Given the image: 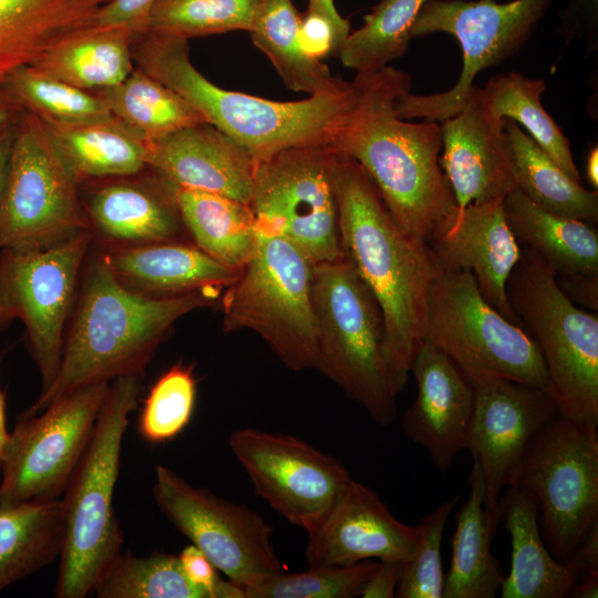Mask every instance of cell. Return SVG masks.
Returning <instances> with one entry per match:
<instances>
[{"label": "cell", "instance_id": "cell-32", "mask_svg": "<svg viewBox=\"0 0 598 598\" xmlns=\"http://www.w3.org/2000/svg\"><path fill=\"white\" fill-rule=\"evenodd\" d=\"M64 526L61 497L0 508V592L60 558Z\"/></svg>", "mask_w": 598, "mask_h": 598}, {"label": "cell", "instance_id": "cell-8", "mask_svg": "<svg viewBox=\"0 0 598 598\" xmlns=\"http://www.w3.org/2000/svg\"><path fill=\"white\" fill-rule=\"evenodd\" d=\"M311 299L321 373L379 425H390L398 395L383 355L384 326L374 296L344 257L313 266Z\"/></svg>", "mask_w": 598, "mask_h": 598}, {"label": "cell", "instance_id": "cell-55", "mask_svg": "<svg viewBox=\"0 0 598 598\" xmlns=\"http://www.w3.org/2000/svg\"><path fill=\"white\" fill-rule=\"evenodd\" d=\"M25 111L0 87V130L16 124Z\"/></svg>", "mask_w": 598, "mask_h": 598}, {"label": "cell", "instance_id": "cell-13", "mask_svg": "<svg viewBox=\"0 0 598 598\" xmlns=\"http://www.w3.org/2000/svg\"><path fill=\"white\" fill-rule=\"evenodd\" d=\"M598 426L560 416L530 442L516 484L536 499L551 555L565 561L598 522Z\"/></svg>", "mask_w": 598, "mask_h": 598}, {"label": "cell", "instance_id": "cell-31", "mask_svg": "<svg viewBox=\"0 0 598 598\" xmlns=\"http://www.w3.org/2000/svg\"><path fill=\"white\" fill-rule=\"evenodd\" d=\"M47 127L79 184L136 175L147 168V142L116 117Z\"/></svg>", "mask_w": 598, "mask_h": 598}, {"label": "cell", "instance_id": "cell-36", "mask_svg": "<svg viewBox=\"0 0 598 598\" xmlns=\"http://www.w3.org/2000/svg\"><path fill=\"white\" fill-rule=\"evenodd\" d=\"M546 87L543 79L508 72L492 76L484 87H478V93L494 118H508L520 124L569 177L581 182L568 138L543 106L542 95Z\"/></svg>", "mask_w": 598, "mask_h": 598}, {"label": "cell", "instance_id": "cell-17", "mask_svg": "<svg viewBox=\"0 0 598 598\" xmlns=\"http://www.w3.org/2000/svg\"><path fill=\"white\" fill-rule=\"evenodd\" d=\"M228 445L255 493L307 533L352 480L339 460L292 435L241 427Z\"/></svg>", "mask_w": 598, "mask_h": 598}, {"label": "cell", "instance_id": "cell-2", "mask_svg": "<svg viewBox=\"0 0 598 598\" xmlns=\"http://www.w3.org/2000/svg\"><path fill=\"white\" fill-rule=\"evenodd\" d=\"M333 183L344 255L381 310L383 355L398 395L423 341L429 293L439 267L427 244L398 226L361 165L338 150Z\"/></svg>", "mask_w": 598, "mask_h": 598}, {"label": "cell", "instance_id": "cell-26", "mask_svg": "<svg viewBox=\"0 0 598 598\" xmlns=\"http://www.w3.org/2000/svg\"><path fill=\"white\" fill-rule=\"evenodd\" d=\"M501 523L511 536V568L502 582V598H563L579 578L567 561L556 559L540 532L535 497L520 486L507 487L499 498Z\"/></svg>", "mask_w": 598, "mask_h": 598}, {"label": "cell", "instance_id": "cell-46", "mask_svg": "<svg viewBox=\"0 0 598 598\" xmlns=\"http://www.w3.org/2000/svg\"><path fill=\"white\" fill-rule=\"evenodd\" d=\"M564 45L584 41L585 56L598 49V0H569L557 29Z\"/></svg>", "mask_w": 598, "mask_h": 598}, {"label": "cell", "instance_id": "cell-4", "mask_svg": "<svg viewBox=\"0 0 598 598\" xmlns=\"http://www.w3.org/2000/svg\"><path fill=\"white\" fill-rule=\"evenodd\" d=\"M133 59L245 148L255 164L291 147L333 145L358 100L355 83L342 78L332 89L299 101L225 90L194 66L187 40L152 31L135 35Z\"/></svg>", "mask_w": 598, "mask_h": 598}, {"label": "cell", "instance_id": "cell-29", "mask_svg": "<svg viewBox=\"0 0 598 598\" xmlns=\"http://www.w3.org/2000/svg\"><path fill=\"white\" fill-rule=\"evenodd\" d=\"M503 206L518 244L535 250L556 276H598V234L592 224L551 213L517 187L504 197Z\"/></svg>", "mask_w": 598, "mask_h": 598}, {"label": "cell", "instance_id": "cell-56", "mask_svg": "<svg viewBox=\"0 0 598 598\" xmlns=\"http://www.w3.org/2000/svg\"><path fill=\"white\" fill-rule=\"evenodd\" d=\"M586 179L597 190L598 188V147H592L586 158Z\"/></svg>", "mask_w": 598, "mask_h": 598}, {"label": "cell", "instance_id": "cell-39", "mask_svg": "<svg viewBox=\"0 0 598 598\" xmlns=\"http://www.w3.org/2000/svg\"><path fill=\"white\" fill-rule=\"evenodd\" d=\"M426 0H380L364 16L361 28L351 31L338 56L357 74L379 71L405 54L410 30Z\"/></svg>", "mask_w": 598, "mask_h": 598}, {"label": "cell", "instance_id": "cell-28", "mask_svg": "<svg viewBox=\"0 0 598 598\" xmlns=\"http://www.w3.org/2000/svg\"><path fill=\"white\" fill-rule=\"evenodd\" d=\"M468 482V497L456 513L442 598H494L505 577L491 548L501 519L485 506L483 474L474 462Z\"/></svg>", "mask_w": 598, "mask_h": 598}, {"label": "cell", "instance_id": "cell-25", "mask_svg": "<svg viewBox=\"0 0 598 598\" xmlns=\"http://www.w3.org/2000/svg\"><path fill=\"white\" fill-rule=\"evenodd\" d=\"M117 281L130 291L167 298L230 286L239 270L196 245L178 240L103 249Z\"/></svg>", "mask_w": 598, "mask_h": 598}, {"label": "cell", "instance_id": "cell-54", "mask_svg": "<svg viewBox=\"0 0 598 598\" xmlns=\"http://www.w3.org/2000/svg\"><path fill=\"white\" fill-rule=\"evenodd\" d=\"M567 596L573 598H597L598 570H589L584 573L577 579Z\"/></svg>", "mask_w": 598, "mask_h": 598}, {"label": "cell", "instance_id": "cell-43", "mask_svg": "<svg viewBox=\"0 0 598 598\" xmlns=\"http://www.w3.org/2000/svg\"><path fill=\"white\" fill-rule=\"evenodd\" d=\"M378 563L309 567L306 571H281L245 589L246 598H353Z\"/></svg>", "mask_w": 598, "mask_h": 598}, {"label": "cell", "instance_id": "cell-9", "mask_svg": "<svg viewBox=\"0 0 598 598\" xmlns=\"http://www.w3.org/2000/svg\"><path fill=\"white\" fill-rule=\"evenodd\" d=\"M423 340L445 353L466 378L497 377L548 390L532 336L494 309L467 270H444L432 283Z\"/></svg>", "mask_w": 598, "mask_h": 598}, {"label": "cell", "instance_id": "cell-20", "mask_svg": "<svg viewBox=\"0 0 598 598\" xmlns=\"http://www.w3.org/2000/svg\"><path fill=\"white\" fill-rule=\"evenodd\" d=\"M503 199L474 202L457 210L427 246L440 269L472 272L484 299L507 320L522 326L506 291L522 247L506 220Z\"/></svg>", "mask_w": 598, "mask_h": 598}, {"label": "cell", "instance_id": "cell-47", "mask_svg": "<svg viewBox=\"0 0 598 598\" xmlns=\"http://www.w3.org/2000/svg\"><path fill=\"white\" fill-rule=\"evenodd\" d=\"M347 37L323 14L309 9L301 13L299 39L309 56L321 61L330 54H338Z\"/></svg>", "mask_w": 598, "mask_h": 598}, {"label": "cell", "instance_id": "cell-57", "mask_svg": "<svg viewBox=\"0 0 598 598\" xmlns=\"http://www.w3.org/2000/svg\"><path fill=\"white\" fill-rule=\"evenodd\" d=\"M7 403L6 395L0 388V461L10 433L7 429Z\"/></svg>", "mask_w": 598, "mask_h": 598}, {"label": "cell", "instance_id": "cell-52", "mask_svg": "<svg viewBox=\"0 0 598 598\" xmlns=\"http://www.w3.org/2000/svg\"><path fill=\"white\" fill-rule=\"evenodd\" d=\"M18 123V122H17ZM16 124L0 130V210L7 183Z\"/></svg>", "mask_w": 598, "mask_h": 598}, {"label": "cell", "instance_id": "cell-12", "mask_svg": "<svg viewBox=\"0 0 598 598\" xmlns=\"http://www.w3.org/2000/svg\"><path fill=\"white\" fill-rule=\"evenodd\" d=\"M333 145L291 147L256 164L257 228L293 243L313 265L346 257L333 183Z\"/></svg>", "mask_w": 598, "mask_h": 598}, {"label": "cell", "instance_id": "cell-41", "mask_svg": "<svg viewBox=\"0 0 598 598\" xmlns=\"http://www.w3.org/2000/svg\"><path fill=\"white\" fill-rule=\"evenodd\" d=\"M259 0H155L146 31L185 40L249 32Z\"/></svg>", "mask_w": 598, "mask_h": 598}, {"label": "cell", "instance_id": "cell-5", "mask_svg": "<svg viewBox=\"0 0 598 598\" xmlns=\"http://www.w3.org/2000/svg\"><path fill=\"white\" fill-rule=\"evenodd\" d=\"M141 375L111 383L91 441L61 496L64 540L55 597L85 598L122 553L123 534L113 506L122 442L143 389Z\"/></svg>", "mask_w": 598, "mask_h": 598}, {"label": "cell", "instance_id": "cell-53", "mask_svg": "<svg viewBox=\"0 0 598 598\" xmlns=\"http://www.w3.org/2000/svg\"><path fill=\"white\" fill-rule=\"evenodd\" d=\"M307 9L319 12L330 19L346 35H349L351 32L349 20L339 13L333 0H308Z\"/></svg>", "mask_w": 598, "mask_h": 598}, {"label": "cell", "instance_id": "cell-38", "mask_svg": "<svg viewBox=\"0 0 598 598\" xmlns=\"http://www.w3.org/2000/svg\"><path fill=\"white\" fill-rule=\"evenodd\" d=\"M1 89L47 126H76L115 117L100 94L45 76L30 65L9 74Z\"/></svg>", "mask_w": 598, "mask_h": 598}, {"label": "cell", "instance_id": "cell-22", "mask_svg": "<svg viewBox=\"0 0 598 598\" xmlns=\"http://www.w3.org/2000/svg\"><path fill=\"white\" fill-rule=\"evenodd\" d=\"M503 122L488 113L475 85L464 107L440 122V166L458 210L474 202L504 198L516 188Z\"/></svg>", "mask_w": 598, "mask_h": 598}, {"label": "cell", "instance_id": "cell-40", "mask_svg": "<svg viewBox=\"0 0 598 598\" xmlns=\"http://www.w3.org/2000/svg\"><path fill=\"white\" fill-rule=\"evenodd\" d=\"M99 598H208L184 575L177 555L121 553L96 581Z\"/></svg>", "mask_w": 598, "mask_h": 598}, {"label": "cell", "instance_id": "cell-51", "mask_svg": "<svg viewBox=\"0 0 598 598\" xmlns=\"http://www.w3.org/2000/svg\"><path fill=\"white\" fill-rule=\"evenodd\" d=\"M565 561L577 570L579 577L586 571L598 570V522Z\"/></svg>", "mask_w": 598, "mask_h": 598}, {"label": "cell", "instance_id": "cell-15", "mask_svg": "<svg viewBox=\"0 0 598 598\" xmlns=\"http://www.w3.org/2000/svg\"><path fill=\"white\" fill-rule=\"evenodd\" d=\"M111 383L72 390L20 415L1 461L0 508L60 498L93 435Z\"/></svg>", "mask_w": 598, "mask_h": 598}, {"label": "cell", "instance_id": "cell-16", "mask_svg": "<svg viewBox=\"0 0 598 598\" xmlns=\"http://www.w3.org/2000/svg\"><path fill=\"white\" fill-rule=\"evenodd\" d=\"M153 493L163 515L234 584L246 589L283 571L272 528L257 512L193 486L165 465L155 467Z\"/></svg>", "mask_w": 598, "mask_h": 598}, {"label": "cell", "instance_id": "cell-6", "mask_svg": "<svg viewBox=\"0 0 598 598\" xmlns=\"http://www.w3.org/2000/svg\"><path fill=\"white\" fill-rule=\"evenodd\" d=\"M509 305L537 343L558 415L598 426V316L578 308L559 288L553 268L533 249L506 285Z\"/></svg>", "mask_w": 598, "mask_h": 598}, {"label": "cell", "instance_id": "cell-11", "mask_svg": "<svg viewBox=\"0 0 598 598\" xmlns=\"http://www.w3.org/2000/svg\"><path fill=\"white\" fill-rule=\"evenodd\" d=\"M78 185L45 124L25 111L14 131L0 249L48 248L90 230Z\"/></svg>", "mask_w": 598, "mask_h": 598}, {"label": "cell", "instance_id": "cell-24", "mask_svg": "<svg viewBox=\"0 0 598 598\" xmlns=\"http://www.w3.org/2000/svg\"><path fill=\"white\" fill-rule=\"evenodd\" d=\"M136 175L99 179L82 200L93 237L106 248L177 240L184 227L175 186L155 173Z\"/></svg>", "mask_w": 598, "mask_h": 598}, {"label": "cell", "instance_id": "cell-27", "mask_svg": "<svg viewBox=\"0 0 598 598\" xmlns=\"http://www.w3.org/2000/svg\"><path fill=\"white\" fill-rule=\"evenodd\" d=\"M111 0H0V87L66 37L94 24Z\"/></svg>", "mask_w": 598, "mask_h": 598}, {"label": "cell", "instance_id": "cell-10", "mask_svg": "<svg viewBox=\"0 0 598 598\" xmlns=\"http://www.w3.org/2000/svg\"><path fill=\"white\" fill-rule=\"evenodd\" d=\"M555 1L426 0L411 27V39L437 32L453 35L463 66L450 90L425 95L403 92L395 101L398 116L442 122L458 113L475 76L523 48Z\"/></svg>", "mask_w": 598, "mask_h": 598}, {"label": "cell", "instance_id": "cell-1", "mask_svg": "<svg viewBox=\"0 0 598 598\" xmlns=\"http://www.w3.org/2000/svg\"><path fill=\"white\" fill-rule=\"evenodd\" d=\"M353 82L358 100L333 146L361 165L398 226L427 244L458 210L440 166V122L398 116L395 101L411 90L401 70L386 65Z\"/></svg>", "mask_w": 598, "mask_h": 598}, {"label": "cell", "instance_id": "cell-18", "mask_svg": "<svg viewBox=\"0 0 598 598\" xmlns=\"http://www.w3.org/2000/svg\"><path fill=\"white\" fill-rule=\"evenodd\" d=\"M468 380L474 388V406L465 450L482 471L487 511L501 519L502 491L515 486L530 442L559 415L544 389L497 377Z\"/></svg>", "mask_w": 598, "mask_h": 598}, {"label": "cell", "instance_id": "cell-34", "mask_svg": "<svg viewBox=\"0 0 598 598\" xmlns=\"http://www.w3.org/2000/svg\"><path fill=\"white\" fill-rule=\"evenodd\" d=\"M503 127L509 145L516 187L540 207L589 224L598 219V192L569 177L512 120Z\"/></svg>", "mask_w": 598, "mask_h": 598}, {"label": "cell", "instance_id": "cell-49", "mask_svg": "<svg viewBox=\"0 0 598 598\" xmlns=\"http://www.w3.org/2000/svg\"><path fill=\"white\" fill-rule=\"evenodd\" d=\"M404 561L394 558L379 559L373 573L363 586L362 598H393L403 574Z\"/></svg>", "mask_w": 598, "mask_h": 598}, {"label": "cell", "instance_id": "cell-23", "mask_svg": "<svg viewBox=\"0 0 598 598\" xmlns=\"http://www.w3.org/2000/svg\"><path fill=\"white\" fill-rule=\"evenodd\" d=\"M147 168L175 187L248 204L256 164L233 138L204 122L147 142Z\"/></svg>", "mask_w": 598, "mask_h": 598}, {"label": "cell", "instance_id": "cell-7", "mask_svg": "<svg viewBox=\"0 0 598 598\" xmlns=\"http://www.w3.org/2000/svg\"><path fill=\"white\" fill-rule=\"evenodd\" d=\"M313 266L289 239L257 228L251 257L220 300L224 331L250 330L289 370L321 372Z\"/></svg>", "mask_w": 598, "mask_h": 598}, {"label": "cell", "instance_id": "cell-3", "mask_svg": "<svg viewBox=\"0 0 598 598\" xmlns=\"http://www.w3.org/2000/svg\"><path fill=\"white\" fill-rule=\"evenodd\" d=\"M80 279L55 379L22 415L37 414L81 386L144 377L174 323L218 299L216 289L167 298L134 293L117 281L103 249L86 256Z\"/></svg>", "mask_w": 598, "mask_h": 598}, {"label": "cell", "instance_id": "cell-45", "mask_svg": "<svg viewBox=\"0 0 598 598\" xmlns=\"http://www.w3.org/2000/svg\"><path fill=\"white\" fill-rule=\"evenodd\" d=\"M177 556L186 578L204 590L208 598H246L245 589L229 579H223L214 564L193 544Z\"/></svg>", "mask_w": 598, "mask_h": 598}, {"label": "cell", "instance_id": "cell-44", "mask_svg": "<svg viewBox=\"0 0 598 598\" xmlns=\"http://www.w3.org/2000/svg\"><path fill=\"white\" fill-rule=\"evenodd\" d=\"M456 502L457 498L444 502L422 518L419 543L404 561L395 597L442 598L445 578L441 561L442 539Z\"/></svg>", "mask_w": 598, "mask_h": 598}, {"label": "cell", "instance_id": "cell-30", "mask_svg": "<svg viewBox=\"0 0 598 598\" xmlns=\"http://www.w3.org/2000/svg\"><path fill=\"white\" fill-rule=\"evenodd\" d=\"M134 38L126 25H91L56 43L30 66L45 76L99 92L122 83L134 70Z\"/></svg>", "mask_w": 598, "mask_h": 598}, {"label": "cell", "instance_id": "cell-14", "mask_svg": "<svg viewBox=\"0 0 598 598\" xmlns=\"http://www.w3.org/2000/svg\"><path fill=\"white\" fill-rule=\"evenodd\" d=\"M94 238L84 230L58 245L0 252V331L12 321L25 327L29 352L41 375L42 391L58 373L66 321Z\"/></svg>", "mask_w": 598, "mask_h": 598}, {"label": "cell", "instance_id": "cell-42", "mask_svg": "<svg viewBox=\"0 0 598 598\" xmlns=\"http://www.w3.org/2000/svg\"><path fill=\"white\" fill-rule=\"evenodd\" d=\"M196 400V380L190 367L177 363L150 389L140 414L138 431L151 444L175 439L190 422Z\"/></svg>", "mask_w": 598, "mask_h": 598}, {"label": "cell", "instance_id": "cell-50", "mask_svg": "<svg viewBox=\"0 0 598 598\" xmlns=\"http://www.w3.org/2000/svg\"><path fill=\"white\" fill-rule=\"evenodd\" d=\"M563 292L575 303L591 310L598 308V276L567 275L556 276Z\"/></svg>", "mask_w": 598, "mask_h": 598}, {"label": "cell", "instance_id": "cell-19", "mask_svg": "<svg viewBox=\"0 0 598 598\" xmlns=\"http://www.w3.org/2000/svg\"><path fill=\"white\" fill-rule=\"evenodd\" d=\"M307 534L309 567L344 566L370 558L408 560L420 527L396 519L374 491L352 478Z\"/></svg>", "mask_w": 598, "mask_h": 598}, {"label": "cell", "instance_id": "cell-21", "mask_svg": "<svg viewBox=\"0 0 598 598\" xmlns=\"http://www.w3.org/2000/svg\"><path fill=\"white\" fill-rule=\"evenodd\" d=\"M410 372L417 393L402 416L403 432L427 452L440 473H446L466 447L473 384L445 353L424 340Z\"/></svg>", "mask_w": 598, "mask_h": 598}, {"label": "cell", "instance_id": "cell-48", "mask_svg": "<svg viewBox=\"0 0 598 598\" xmlns=\"http://www.w3.org/2000/svg\"><path fill=\"white\" fill-rule=\"evenodd\" d=\"M155 0H111L97 13L96 27L126 25L135 34L146 31L147 19Z\"/></svg>", "mask_w": 598, "mask_h": 598}, {"label": "cell", "instance_id": "cell-33", "mask_svg": "<svg viewBox=\"0 0 598 598\" xmlns=\"http://www.w3.org/2000/svg\"><path fill=\"white\" fill-rule=\"evenodd\" d=\"M183 226L194 244L219 262L240 270L251 257L257 223L248 204L224 195L175 187Z\"/></svg>", "mask_w": 598, "mask_h": 598}, {"label": "cell", "instance_id": "cell-37", "mask_svg": "<svg viewBox=\"0 0 598 598\" xmlns=\"http://www.w3.org/2000/svg\"><path fill=\"white\" fill-rule=\"evenodd\" d=\"M95 93L116 118L146 142L205 122L184 97L136 65L122 83Z\"/></svg>", "mask_w": 598, "mask_h": 598}, {"label": "cell", "instance_id": "cell-35", "mask_svg": "<svg viewBox=\"0 0 598 598\" xmlns=\"http://www.w3.org/2000/svg\"><path fill=\"white\" fill-rule=\"evenodd\" d=\"M300 17L292 0H259L249 34L289 90L313 95L332 89L341 76L303 51Z\"/></svg>", "mask_w": 598, "mask_h": 598}]
</instances>
